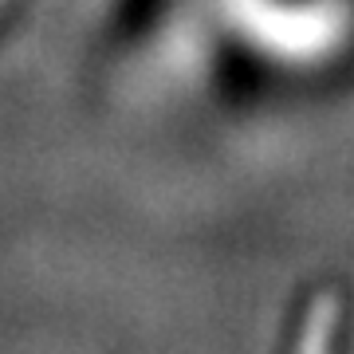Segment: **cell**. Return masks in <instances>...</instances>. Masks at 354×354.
<instances>
[{
  "instance_id": "cell-1",
  "label": "cell",
  "mask_w": 354,
  "mask_h": 354,
  "mask_svg": "<svg viewBox=\"0 0 354 354\" xmlns=\"http://www.w3.org/2000/svg\"><path fill=\"white\" fill-rule=\"evenodd\" d=\"M339 319H342V295L339 291H319L307 304L304 327H299V339H295V354H330Z\"/></svg>"
},
{
  "instance_id": "cell-2",
  "label": "cell",
  "mask_w": 354,
  "mask_h": 354,
  "mask_svg": "<svg viewBox=\"0 0 354 354\" xmlns=\"http://www.w3.org/2000/svg\"><path fill=\"white\" fill-rule=\"evenodd\" d=\"M0 4H4V0H0Z\"/></svg>"
}]
</instances>
